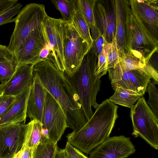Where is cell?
Segmentation results:
<instances>
[{"mask_svg":"<svg viewBox=\"0 0 158 158\" xmlns=\"http://www.w3.org/2000/svg\"><path fill=\"white\" fill-rule=\"evenodd\" d=\"M129 1L144 25L158 39V1Z\"/></svg>","mask_w":158,"mask_h":158,"instance_id":"obj_15","label":"cell"},{"mask_svg":"<svg viewBox=\"0 0 158 158\" xmlns=\"http://www.w3.org/2000/svg\"><path fill=\"white\" fill-rule=\"evenodd\" d=\"M123 51L124 50L117 44L115 39L112 43L111 48L107 57L106 68L107 69L114 67L120 61Z\"/></svg>","mask_w":158,"mask_h":158,"instance_id":"obj_31","label":"cell"},{"mask_svg":"<svg viewBox=\"0 0 158 158\" xmlns=\"http://www.w3.org/2000/svg\"><path fill=\"white\" fill-rule=\"evenodd\" d=\"M158 82L154 80H150L147 85L146 89L149 94L148 103L151 106L152 111L156 118L158 119V90L156 84Z\"/></svg>","mask_w":158,"mask_h":158,"instance_id":"obj_29","label":"cell"},{"mask_svg":"<svg viewBox=\"0 0 158 158\" xmlns=\"http://www.w3.org/2000/svg\"><path fill=\"white\" fill-rule=\"evenodd\" d=\"M4 84H0V96L3 94Z\"/></svg>","mask_w":158,"mask_h":158,"instance_id":"obj_41","label":"cell"},{"mask_svg":"<svg viewBox=\"0 0 158 158\" xmlns=\"http://www.w3.org/2000/svg\"><path fill=\"white\" fill-rule=\"evenodd\" d=\"M41 135L57 143L67 128L65 115L60 106L46 90Z\"/></svg>","mask_w":158,"mask_h":158,"instance_id":"obj_9","label":"cell"},{"mask_svg":"<svg viewBox=\"0 0 158 158\" xmlns=\"http://www.w3.org/2000/svg\"><path fill=\"white\" fill-rule=\"evenodd\" d=\"M96 0H78V7L91 31L94 40L99 35L95 26L94 7Z\"/></svg>","mask_w":158,"mask_h":158,"instance_id":"obj_22","label":"cell"},{"mask_svg":"<svg viewBox=\"0 0 158 158\" xmlns=\"http://www.w3.org/2000/svg\"><path fill=\"white\" fill-rule=\"evenodd\" d=\"M74 148L79 158H89L85 155L82 152L79 150L74 147Z\"/></svg>","mask_w":158,"mask_h":158,"instance_id":"obj_40","label":"cell"},{"mask_svg":"<svg viewBox=\"0 0 158 158\" xmlns=\"http://www.w3.org/2000/svg\"><path fill=\"white\" fill-rule=\"evenodd\" d=\"M64 149L65 158H79L74 147L67 141Z\"/></svg>","mask_w":158,"mask_h":158,"instance_id":"obj_37","label":"cell"},{"mask_svg":"<svg viewBox=\"0 0 158 158\" xmlns=\"http://www.w3.org/2000/svg\"><path fill=\"white\" fill-rule=\"evenodd\" d=\"M48 15L43 4L31 3L14 18L15 26L7 47L11 56L33 31L40 28Z\"/></svg>","mask_w":158,"mask_h":158,"instance_id":"obj_5","label":"cell"},{"mask_svg":"<svg viewBox=\"0 0 158 158\" xmlns=\"http://www.w3.org/2000/svg\"><path fill=\"white\" fill-rule=\"evenodd\" d=\"M112 43H108L106 41L102 51L98 56V60L95 69V75L100 78L106 74L108 71L106 68L107 58L111 48Z\"/></svg>","mask_w":158,"mask_h":158,"instance_id":"obj_28","label":"cell"},{"mask_svg":"<svg viewBox=\"0 0 158 158\" xmlns=\"http://www.w3.org/2000/svg\"><path fill=\"white\" fill-rule=\"evenodd\" d=\"M42 125L39 121L32 120L24 124V142L23 148L35 149L40 143Z\"/></svg>","mask_w":158,"mask_h":158,"instance_id":"obj_19","label":"cell"},{"mask_svg":"<svg viewBox=\"0 0 158 158\" xmlns=\"http://www.w3.org/2000/svg\"><path fill=\"white\" fill-rule=\"evenodd\" d=\"M23 122L0 125V158H13L23 148Z\"/></svg>","mask_w":158,"mask_h":158,"instance_id":"obj_12","label":"cell"},{"mask_svg":"<svg viewBox=\"0 0 158 158\" xmlns=\"http://www.w3.org/2000/svg\"><path fill=\"white\" fill-rule=\"evenodd\" d=\"M129 77L135 91L143 96L146 90L150 77L143 69L128 70Z\"/></svg>","mask_w":158,"mask_h":158,"instance_id":"obj_24","label":"cell"},{"mask_svg":"<svg viewBox=\"0 0 158 158\" xmlns=\"http://www.w3.org/2000/svg\"><path fill=\"white\" fill-rule=\"evenodd\" d=\"M45 20L42 26L33 31L12 54L16 69L27 65H34L41 61L40 55L47 40Z\"/></svg>","mask_w":158,"mask_h":158,"instance_id":"obj_8","label":"cell"},{"mask_svg":"<svg viewBox=\"0 0 158 158\" xmlns=\"http://www.w3.org/2000/svg\"><path fill=\"white\" fill-rule=\"evenodd\" d=\"M142 96L135 91L118 87L108 100L114 104L131 108Z\"/></svg>","mask_w":158,"mask_h":158,"instance_id":"obj_21","label":"cell"},{"mask_svg":"<svg viewBox=\"0 0 158 158\" xmlns=\"http://www.w3.org/2000/svg\"><path fill=\"white\" fill-rule=\"evenodd\" d=\"M17 0H0V15L18 3Z\"/></svg>","mask_w":158,"mask_h":158,"instance_id":"obj_36","label":"cell"},{"mask_svg":"<svg viewBox=\"0 0 158 158\" xmlns=\"http://www.w3.org/2000/svg\"><path fill=\"white\" fill-rule=\"evenodd\" d=\"M118 108L108 99L103 101L82 128L67 135V142L82 152L90 153L109 137L118 117Z\"/></svg>","mask_w":158,"mask_h":158,"instance_id":"obj_2","label":"cell"},{"mask_svg":"<svg viewBox=\"0 0 158 158\" xmlns=\"http://www.w3.org/2000/svg\"><path fill=\"white\" fill-rule=\"evenodd\" d=\"M33 74L59 104L66 119L67 127L77 131L86 124L79 98L64 72L46 60L33 65Z\"/></svg>","mask_w":158,"mask_h":158,"instance_id":"obj_1","label":"cell"},{"mask_svg":"<svg viewBox=\"0 0 158 158\" xmlns=\"http://www.w3.org/2000/svg\"><path fill=\"white\" fill-rule=\"evenodd\" d=\"M136 151L130 138L109 137L90 152L89 158H126Z\"/></svg>","mask_w":158,"mask_h":158,"instance_id":"obj_13","label":"cell"},{"mask_svg":"<svg viewBox=\"0 0 158 158\" xmlns=\"http://www.w3.org/2000/svg\"><path fill=\"white\" fill-rule=\"evenodd\" d=\"M121 58L125 67L129 71L143 69L147 63L132 53L124 51L122 53Z\"/></svg>","mask_w":158,"mask_h":158,"instance_id":"obj_27","label":"cell"},{"mask_svg":"<svg viewBox=\"0 0 158 158\" xmlns=\"http://www.w3.org/2000/svg\"><path fill=\"white\" fill-rule=\"evenodd\" d=\"M106 41L101 35L99 34L98 36L93 40L91 48L93 52L98 56L102 51Z\"/></svg>","mask_w":158,"mask_h":158,"instance_id":"obj_34","label":"cell"},{"mask_svg":"<svg viewBox=\"0 0 158 158\" xmlns=\"http://www.w3.org/2000/svg\"><path fill=\"white\" fill-rule=\"evenodd\" d=\"M64 73L71 76L78 68L91 47L81 38L70 22L64 21Z\"/></svg>","mask_w":158,"mask_h":158,"instance_id":"obj_7","label":"cell"},{"mask_svg":"<svg viewBox=\"0 0 158 158\" xmlns=\"http://www.w3.org/2000/svg\"><path fill=\"white\" fill-rule=\"evenodd\" d=\"M47 36L46 47L50 52L48 59L56 67L64 72V20L47 15L45 20Z\"/></svg>","mask_w":158,"mask_h":158,"instance_id":"obj_10","label":"cell"},{"mask_svg":"<svg viewBox=\"0 0 158 158\" xmlns=\"http://www.w3.org/2000/svg\"><path fill=\"white\" fill-rule=\"evenodd\" d=\"M94 13L95 26L99 34L107 43H112L116 34L115 0H96Z\"/></svg>","mask_w":158,"mask_h":158,"instance_id":"obj_11","label":"cell"},{"mask_svg":"<svg viewBox=\"0 0 158 158\" xmlns=\"http://www.w3.org/2000/svg\"><path fill=\"white\" fill-rule=\"evenodd\" d=\"M55 158H65L64 149H60L58 148Z\"/></svg>","mask_w":158,"mask_h":158,"instance_id":"obj_39","label":"cell"},{"mask_svg":"<svg viewBox=\"0 0 158 158\" xmlns=\"http://www.w3.org/2000/svg\"><path fill=\"white\" fill-rule=\"evenodd\" d=\"M116 24L115 40L117 44L124 51L126 48L125 18L123 0H115Z\"/></svg>","mask_w":158,"mask_h":158,"instance_id":"obj_20","label":"cell"},{"mask_svg":"<svg viewBox=\"0 0 158 158\" xmlns=\"http://www.w3.org/2000/svg\"><path fill=\"white\" fill-rule=\"evenodd\" d=\"M98 60V56L90 48L72 75L68 76L64 73L78 96L87 122L94 114L92 106L96 109L99 105L96 99L101 81L95 75Z\"/></svg>","mask_w":158,"mask_h":158,"instance_id":"obj_3","label":"cell"},{"mask_svg":"<svg viewBox=\"0 0 158 158\" xmlns=\"http://www.w3.org/2000/svg\"><path fill=\"white\" fill-rule=\"evenodd\" d=\"M32 85L16 96L15 100L11 107L0 117V125L17 123H25L28 101Z\"/></svg>","mask_w":158,"mask_h":158,"instance_id":"obj_16","label":"cell"},{"mask_svg":"<svg viewBox=\"0 0 158 158\" xmlns=\"http://www.w3.org/2000/svg\"></svg>","mask_w":158,"mask_h":158,"instance_id":"obj_43","label":"cell"},{"mask_svg":"<svg viewBox=\"0 0 158 158\" xmlns=\"http://www.w3.org/2000/svg\"><path fill=\"white\" fill-rule=\"evenodd\" d=\"M70 22L81 38L91 48L93 40L90 33V29L78 6L73 15Z\"/></svg>","mask_w":158,"mask_h":158,"instance_id":"obj_23","label":"cell"},{"mask_svg":"<svg viewBox=\"0 0 158 158\" xmlns=\"http://www.w3.org/2000/svg\"><path fill=\"white\" fill-rule=\"evenodd\" d=\"M51 2L60 13L62 19L70 22L73 15L78 7V0H52Z\"/></svg>","mask_w":158,"mask_h":158,"instance_id":"obj_25","label":"cell"},{"mask_svg":"<svg viewBox=\"0 0 158 158\" xmlns=\"http://www.w3.org/2000/svg\"><path fill=\"white\" fill-rule=\"evenodd\" d=\"M23 149L15 155L13 158H20Z\"/></svg>","mask_w":158,"mask_h":158,"instance_id":"obj_42","label":"cell"},{"mask_svg":"<svg viewBox=\"0 0 158 158\" xmlns=\"http://www.w3.org/2000/svg\"><path fill=\"white\" fill-rule=\"evenodd\" d=\"M22 5L17 3L11 8L0 15V26L14 22L13 17L18 14L21 10Z\"/></svg>","mask_w":158,"mask_h":158,"instance_id":"obj_32","label":"cell"},{"mask_svg":"<svg viewBox=\"0 0 158 158\" xmlns=\"http://www.w3.org/2000/svg\"><path fill=\"white\" fill-rule=\"evenodd\" d=\"M125 18L126 48L148 63L158 51V39L148 29L130 1L123 0Z\"/></svg>","mask_w":158,"mask_h":158,"instance_id":"obj_4","label":"cell"},{"mask_svg":"<svg viewBox=\"0 0 158 158\" xmlns=\"http://www.w3.org/2000/svg\"><path fill=\"white\" fill-rule=\"evenodd\" d=\"M108 71L109 77L114 90L115 91L117 87H121L135 91L131 82L128 70L123 64L121 58L114 67L108 69Z\"/></svg>","mask_w":158,"mask_h":158,"instance_id":"obj_18","label":"cell"},{"mask_svg":"<svg viewBox=\"0 0 158 158\" xmlns=\"http://www.w3.org/2000/svg\"><path fill=\"white\" fill-rule=\"evenodd\" d=\"M58 148L57 143L47 139L33 150L32 158H55Z\"/></svg>","mask_w":158,"mask_h":158,"instance_id":"obj_26","label":"cell"},{"mask_svg":"<svg viewBox=\"0 0 158 158\" xmlns=\"http://www.w3.org/2000/svg\"><path fill=\"white\" fill-rule=\"evenodd\" d=\"M15 99V96L2 94L0 96V117L8 110Z\"/></svg>","mask_w":158,"mask_h":158,"instance_id":"obj_33","label":"cell"},{"mask_svg":"<svg viewBox=\"0 0 158 158\" xmlns=\"http://www.w3.org/2000/svg\"><path fill=\"white\" fill-rule=\"evenodd\" d=\"M34 65L29 64L16 69L4 84L3 95L16 96L32 84Z\"/></svg>","mask_w":158,"mask_h":158,"instance_id":"obj_17","label":"cell"},{"mask_svg":"<svg viewBox=\"0 0 158 158\" xmlns=\"http://www.w3.org/2000/svg\"><path fill=\"white\" fill-rule=\"evenodd\" d=\"M33 150L28 147L23 148L20 158H31Z\"/></svg>","mask_w":158,"mask_h":158,"instance_id":"obj_38","label":"cell"},{"mask_svg":"<svg viewBox=\"0 0 158 158\" xmlns=\"http://www.w3.org/2000/svg\"><path fill=\"white\" fill-rule=\"evenodd\" d=\"M133 135L139 136L152 147L158 149V119L142 96L131 108Z\"/></svg>","mask_w":158,"mask_h":158,"instance_id":"obj_6","label":"cell"},{"mask_svg":"<svg viewBox=\"0 0 158 158\" xmlns=\"http://www.w3.org/2000/svg\"><path fill=\"white\" fill-rule=\"evenodd\" d=\"M16 70L13 59L0 61V82L5 84L11 77Z\"/></svg>","mask_w":158,"mask_h":158,"instance_id":"obj_30","label":"cell"},{"mask_svg":"<svg viewBox=\"0 0 158 158\" xmlns=\"http://www.w3.org/2000/svg\"><path fill=\"white\" fill-rule=\"evenodd\" d=\"M13 59L7 46L0 44V61L10 60Z\"/></svg>","mask_w":158,"mask_h":158,"instance_id":"obj_35","label":"cell"},{"mask_svg":"<svg viewBox=\"0 0 158 158\" xmlns=\"http://www.w3.org/2000/svg\"><path fill=\"white\" fill-rule=\"evenodd\" d=\"M46 90L34 75V79L28 101L27 116L42 124Z\"/></svg>","mask_w":158,"mask_h":158,"instance_id":"obj_14","label":"cell"}]
</instances>
